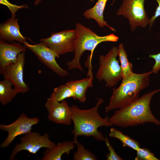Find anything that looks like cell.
<instances>
[{
    "label": "cell",
    "mask_w": 160,
    "mask_h": 160,
    "mask_svg": "<svg viewBox=\"0 0 160 160\" xmlns=\"http://www.w3.org/2000/svg\"><path fill=\"white\" fill-rule=\"evenodd\" d=\"M95 105L89 109H81L75 105L70 107L72 112V120L74 129L71 133L73 135V142L75 144L79 136H92L98 141H104L103 134L98 130L102 126H112L114 125L109 121L107 116L103 118L100 115L98 110L103 102L102 98H97Z\"/></svg>",
    "instance_id": "cell-1"
},
{
    "label": "cell",
    "mask_w": 160,
    "mask_h": 160,
    "mask_svg": "<svg viewBox=\"0 0 160 160\" xmlns=\"http://www.w3.org/2000/svg\"><path fill=\"white\" fill-rule=\"evenodd\" d=\"M160 91V89L153 90L143 95L131 104L116 109L109 118V121L113 125L122 127L148 122L159 125L160 121L152 113L150 104L153 96Z\"/></svg>",
    "instance_id": "cell-2"
},
{
    "label": "cell",
    "mask_w": 160,
    "mask_h": 160,
    "mask_svg": "<svg viewBox=\"0 0 160 160\" xmlns=\"http://www.w3.org/2000/svg\"><path fill=\"white\" fill-rule=\"evenodd\" d=\"M153 73L152 71L143 73H134L129 78L122 80L118 87L113 88L105 112L124 108L137 100L139 98L140 92L149 86V77Z\"/></svg>",
    "instance_id": "cell-3"
},
{
    "label": "cell",
    "mask_w": 160,
    "mask_h": 160,
    "mask_svg": "<svg viewBox=\"0 0 160 160\" xmlns=\"http://www.w3.org/2000/svg\"><path fill=\"white\" fill-rule=\"evenodd\" d=\"M76 36L75 40L74 56L73 58L66 63L69 70L77 69L84 71L80 63V59L83 53L90 51L92 54L97 46L103 42H117L119 37L113 34L100 36L90 29L82 24L77 23L75 26Z\"/></svg>",
    "instance_id": "cell-4"
},
{
    "label": "cell",
    "mask_w": 160,
    "mask_h": 160,
    "mask_svg": "<svg viewBox=\"0 0 160 160\" xmlns=\"http://www.w3.org/2000/svg\"><path fill=\"white\" fill-rule=\"evenodd\" d=\"M117 51L118 47L113 46L105 55H101L99 57L95 77L100 82L104 81L106 87H113L122 79L119 60L117 59Z\"/></svg>",
    "instance_id": "cell-5"
},
{
    "label": "cell",
    "mask_w": 160,
    "mask_h": 160,
    "mask_svg": "<svg viewBox=\"0 0 160 160\" xmlns=\"http://www.w3.org/2000/svg\"><path fill=\"white\" fill-rule=\"evenodd\" d=\"M145 0H123L116 12L117 15L128 19L132 32L138 26L144 28L149 24L150 19L144 8Z\"/></svg>",
    "instance_id": "cell-6"
},
{
    "label": "cell",
    "mask_w": 160,
    "mask_h": 160,
    "mask_svg": "<svg viewBox=\"0 0 160 160\" xmlns=\"http://www.w3.org/2000/svg\"><path fill=\"white\" fill-rule=\"evenodd\" d=\"M49 137V135L47 133L41 135L39 132L32 131L23 135L20 138V143L16 144L9 159L15 160L17 154L22 151L36 154L42 148H52L56 144L50 140Z\"/></svg>",
    "instance_id": "cell-7"
},
{
    "label": "cell",
    "mask_w": 160,
    "mask_h": 160,
    "mask_svg": "<svg viewBox=\"0 0 160 160\" xmlns=\"http://www.w3.org/2000/svg\"><path fill=\"white\" fill-rule=\"evenodd\" d=\"M76 36L75 29L66 30L52 33L49 37L41 39L40 42L48 47L59 55H62L74 52Z\"/></svg>",
    "instance_id": "cell-8"
},
{
    "label": "cell",
    "mask_w": 160,
    "mask_h": 160,
    "mask_svg": "<svg viewBox=\"0 0 160 160\" xmlns=\"http://www.w3.org/2000/svg\"><path fill=\"white\" fill-rule=\"evenodd\" d=\"M39 121L38 118H29L23 113H21L18 118L9 125H0V129L7 133V137L1 144L0 147L4 148L8 146L15 138L24 135L31 131L33 126Z\"/></svg>",
    "instance_id": "cell-9"
},
{
    "label": "cell",
    "mask_w": 160,
    "mask_h": 160,
    "mask_svg": "<svg viewBox=\"0 0 160 160\" xmlns=\"http://www.w3.org/2000/svg\"><path fill=\"white\" fill-rule=\"evenodd\" d=\"M23 45L32 52L41 63L58 76L65 77L68 75V72L62 68L56 61V58L60 55L48 47L40 42L31 44L25 41Z\"/></svg>",
    "instance_id": "cell-10"
},
{
    "label": "cell",
    "mask_w": 160,
    "mask_h": 160,
    "mask_svg": "<svg viewBox=\"0 0 160 160\" xmlns=\"http://www.w3.org/2000/svg\"><path fill=\"white\" fill-rule=\"evenodd\" d=\"M48 112V119L57 124L70 125L72 122V112L68 103L58 101L54 92L51 94L44 104Z\"/></svg>",
    "instance_id": "cell-11"
},
{
    "label": "cell",
    "mask_w": 160,
    "mask_h": 160,
    "mask_svg": "<svg viewBox=\"0 0 160 160\" xmlns=\"http://www.w3.org/2000/svg\"><path fill=\"white\" fill-rule=\"evenodd\" d=\"M25 52L20 53L17 61L6 66L1 72L4 79L11 81L19 93L28 92L29 87L24 81L23 70L25 58Z\"/></svg>",
    "instance_id": "cell-12"
},
{
    "label": "cell",
    "mask_w": 160,
    "mask_h": 160,
    "mask_svg": "<svg viewBox=\"0 0 160 160\" xmlns=\"http://www.w3.org/2000/svg\"><path fill=\"white\" fill-rule=\"evenodd\" d=\"M27 48L19 42L8 43L4 40H0V72L7 65L15 62L19 54L25 52Z\"/></svg>",
    "instance_id": "cell-13"
},
{
    "label": "cell",
    "mask_w": 160,
    "mask_h": 160,
    "mask_svg": "<svg viewBox=\"0 0 160 160\" xmlns=\"http://www.w3.org/2000/svg\"><path fill=\"white\" fill-rule=\"evenodd\" d=\"M18 19L14 17L8 19L0 24V39L10 42L16 41L23 44L28 39L23 36L20 31Z\"/></svg>",
    "instance_id": "cell-14"
},
{
    "label": "cell",
    "mask_w": 160,
    "mask_h": 160,
    "mask_svg": "<svg viewBox=\"0 0 160 160\" xmlns=\"http://www.w3.org/2000/svg\"><path fill=\"white\" fill-rule=\"evenodd\" d=\"M89 78L81 80L71 81L66 84L73 90L74 96L73 99L83 103L86 100V95L87 89L92 86L93 75L92 72L91 66L89 68Z\"/></svg>",
    "instance_id": "cell-15"
},
{
    "label": "cell",
    "mask_w": 160,
    "mask_h": 160,
    "mask_svg": "<svg viewBox=\"0 0 160 160\" xmlns=\"http://www.w3.org/2000/svg\"><path fill=\"white\" fill-rule=\"evenodd\" d=\"M76 145L73 141L59 142L52 148L47 149L44 152L41 160H61L64 154H68Z\"/></svg>",
    "instance_id": "cell-16"
},
{
    "label": "cell",
    "mask_w": 160,
    "mask_h": 160,
    "mask_svg": "<svg viewBox=\"0 0 160 160\" xmlns=\"http://www.w3.org/2000/svg\"><path fill=\"white\" fill-rule=\"evenodd\" d=\"M108 1L98 0L93 7L85 11L83 15L86 19H93L95 20L100 27L106 26L112 31L115 32L116 30L110 26L104 19V11Z\"/></svg>",
    "instance_id": "cell-17"
},
{
    "label": "cell",
    "mask_w": 160,
    "mask_h": 160,
    "mask_svg": "<svg viewBox=\"0 0 160 160\" xmlns=\"http://www.w3.org/2000/svg\"><path fill=\"white\" fill-rule=\"evenodd\" d=\"M9 81L4 79L0 81V102L1 104L5 105L9 103L19 93Z\"/></svg>",
    "instance_id": "cell-18"
},
{
    "label": "cell",
    "mask_w": 160,
    "mask_h": 160,
    "mask_svg": "<svg viewBox=\"0 0 160 160\" xmlns=\"http://www.w3.org/2000/svg\"><path fill=\"white\" fill-rule=\"evenodd\" d=\"M118 56L119 57L121 69L122 80L125 79L132 75L133 71V65L129 62L127 52L123 44L120 43L118 47Z\"/></svg>",
    "instance_id": "cell-19"
},
{
    "label": "cell",
    "mask_w": 160,
    "mask_h": 160,
    "mask_svg": "<svg viewBox=\"0 0 160 160\" xmlns=\"http://www.w3.org/2000/svg\"><path fill=\"white\" fill-rule=\"evenodd\" d=\"M109 136L119 140L121 142L124 147H129L136 151L140 148V144L137 141L116 129L112 128L110 129Z\"/></svg>",
    "instance_id": "cell-20"
},
{
    "label": "cell",
    "mask_w": 160,
    "mask_h": 160,
    "mask_svg": "<svg viewBox=\"0 0 160 160\" xmlns=\"http://www.w3.org/2000/svg\"><path fill=\"white\" fill-rule=\"evenodd\" d=\"M57 100L59 102L70 97H74V94L72 89L66 83L55 87L53 90Z\"/></svg>",
    "instance_id": "cell-21"
},
{
    "label": "cell",
    "mask_w": 160,
    "mask_h": 160,
    "mask_svg": "<svg viewBox=\"0 0 160 160\" xmlns=\"http://www.w3.org/2000/svg\"><path fill=\"white\" fill-rule=\"evenodd\" d=\"M77 146V151L74 153V160H96V156L89 150L86 149L78 141L75 143Z\"/></svg>",
    "instance_id": "cell-22"
},
{
    "label": "cell",
    "mask_w": 160,
    "mask_h": 160,
    "mask_svg": "<svg viewBox=\"0 0 160 160\" xmlns=\"http://www.w3.org/2000/svg\"><path fill=\"white\" fill-rule=\"evenodd\" d=\"M135 160H159L150 150L146 148H139L137 151Z\"/></svg>",
    "instance_id": "cell-23"
},
{
    "label": "cell",
    "mask_w": 160,
    "mask_h": 160,
    "mask_svg": "<svg viewBox=\"0 0 160 160\" xmlns=\"http://www.w3.org/2000/svg\"><path fill=\"white\" fill-rule=\"evenodd\" d=\"M104 141L107 145L109 153L106 155V160H124L121 156L119 155L115 151L112 146L107 137H105Z\"/></svg>",
    "instance_id": "cell-24"
},
{
    "label": "cell",
    "mask_w": 160,
    "mask_h": 160,
    "mask_svg": "<svg viewBox=\"0 0 160 160\" xmlns=\"http://www.w3.org/2000/svg\"><path fill=\"white\" fill-rule=\"evenodd\" d=\"M0 3L8 8L11 13L12 17L14 18L15 17V13L18 10L21 9H28V7L26 4L18 6L11 3L7 0H0Z\"/></svg>",
    "instance_id": "cell-25"
},
{
    "label": "cell",
    "mask_w": 160,
    "mask_h": 160,
    "mask_svg": "<svg viewBox=\"0 0 160 160\" xmlns=\"http://www.w3.org/2000/svg\"><path fill=\"white\" fill-rule=\"evenodd\" d=\"M149 57L154 59L155 63L152 67L153 73L157 74L160 70V53L156 54H150Z\"/></svg>",
    "instance_id": "cell-26"
},
{
    "label": "cell",
    "mask_w": 160,
    "mask_h": 160,
    "mask_svg": "<svg viewBox=\"0 0 160 160\" xmlns=\"http://www.w3.org/2000/svg\"><path fill=\"white\" fill-rule=\"evenodd\" d=\"M158 3V5L156 7L154 15L152 16L149 25L151 28L153 24L155 19L160 16V0H156Z\"/></svg>",
    "instance_id": "cell-27"
},
{
    "label": "cell",
    "mask_w": 160,
    "mask_h": 160,
    "mask_svg": "<svg viewBox=\"0 0 160 160\" xmlns=\"http://www.w3.org/2000/svg\"><path fill=\"white\" fill-rule=\"evenodd\" d=\"M42 0H35L34 2V5L36 6L39 4L41 2Z\"/></svg>",
    "instance_id": "cell-28"
},
{
    "label": "cell",
    "mask_w": 160,
    "mask_h": 160,
    "mask_svg": "<svg viewBox=\"0 0 160 160\" xmlns=\"http://www.w3.org/2000/svg\"><path fill=\"white\" fill-rule=\"evenodd\" d=\"M91 2H93L94 1V0H89Z\"/></svg>",
    "instance_id": "cell-29"
},
{
    "label": "cell",
    "mask_w": 160,
    "mask_h": 160,
    "mask_svg": "<svg viewBox=\"0 0 160 160\" xmlns=\"http://www.w3.org/2000/svg\"><path fill=\"white\" fill-rule=\"evenodd\" d=\"M115 0H113V2H112V4H113V2H114V1H115Z\"/></svg>",
    "instance_id": "cell-30"
},
{
    "label": "cell",
    "mask_w": 160,
    "mask_h": 160,
    "mask_svg": "<svg viewBox=\"0 0 160 160\" xmlns=\"http://www.w3.org/2000/svg\"><path fill=\"white\" fill-rule=\"evenodd\" d=\"M159 125H160V124Z\"/></svg>",
    "instance_id": "cell-31"
}]
</instances>
